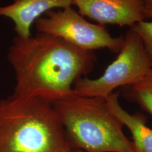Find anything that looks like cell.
Returning a JSON list of instances; mask_svg holds the SVG:
<instances>
[{
  "mask_svg": "<svg viewBox=\"0 0 152 152\" xmlns=\"http://www.w3.org/2000/svg\"><path fill=\"white\" fill-rule=\"evenodd\" d=\"M14 71L13 95L52 102L74 92L73 86L94 68L96 57L59 38L39 33L16 36L7 52Z\"/></svg>",
  "mask_w": 152,
  "mask_h": 152,
  "instance_id": "obj_1",
  "label": "cell"
},
{
  "mask_svg": "<svg viewBox=\"0 0 152 152\" xmlns=\"http://www.w3.org/2000/svg\"><path fill=\"white\" fill-rule=\"evenodd\" d=\"M0 152H73L52 102L0 99Z\"/></svg>",
  "mask_w": 152,
  "mask_h": 152,
  "instance_id": "obj_2",
  "label": "cell"
},
{
  "mask_svg": "<svg viewBox=\"0 0 152 152\" xmlns=\"http://www.w3.org/2000/svg\"><path fill=\"white\" fill-rule=\"evenodd\" d=\"M68 144L85 152H134L123 125L112 114L104 99L75 92L52 102Z\"/></svg>",
  "mask_w": 152,
  "mask_h": 152,
  "instance_id": "obj_3",
  "label": "cell"
},
{
  "mask_svg": "<svg viewBox=\"0 0 152 152\" xmlns=\"http://www.w3.org/2000/svg\"><path fill=\"white\" fill-rule=\"evenodd\" d=\"M152 66L140 37L132 29L127 32L117 58L96 79L81 78L75 83L76 94L105 99L120 87H128L140 80Z\"/></svg>",
  "mask_w": 152,
  "mask_h": 152,
  "instance_id": "obj_4",
  "label": "cell"
},
{
  "mask_svg": "<svg viewBox=\"0 0 152 152\" xmlns=\"http://www.w3.org/2000/svg\"><path fill=\"white\" fill-rule=\"evenodd\" d=\"M39 33L59 38L86 52L107 49L118 53L123 37H114L104 26L87 21L71 7L47 12L35 22Z\"/></svg>",
  "mask_w": 152,
  "mask_h": 152,
  "instance_id": "obj_5",
  "label": "cell"
},
{
  "mask_svg": "<svg viewBox=\"0 0 152 152\" xmlns=\"http://www.w3.org/2000/svg\"><path fill=\"white\" fill-rule=\"evenodd\" d=\"M79 14L98 24L132 27L144 20L142 0H73Z\"/></svg>",
  "mask_w": 152,
  "mask_h": 152,
  "instance_id": "obj_6",
  "label": "cell"
},
{
  "mask_svg": "<svg viewBox=\"0 0 152 152\" xmlns=\"http://www.w3.org/2000/svg\"><path fill=\"white\" fill-rule=\"evenodd\" d=\"M73 0H13L12 3L0 6V17L12 20L16 36H31V28L38 18L47 12L71 7Z\"/></svg>",
  "mask_w": 152,
  "mask_h": 152,
  "instance_id": "obj_7",
  "label": "cell"
},
{
  "mask_svg": "<svg viewBox=\"0 0 152 152\" xmlns=\"http://www.w3.org/2000/svg\"><path fill=\"white\" fill-rule=\"evenodd\" d=\"M118 92H113L105 99L110 112L130 131L134 152H152V128L147 118L140 113L130 114L119 102Z\"/></svg>",
  "mask_w": 152,
  "mask_h": 152,
  "instance_id": "obj_8",
  "label": "cell"
},
{
  "mask_svg": "<svg viewBox=\"0 0 152 152\" xmlns=\"http://www.w3.org/2000/svg\"><path fill=\"white\" fill-rule=\"evenodd\" d=\"M124 96L152 115V66L140 80L127 87Z\"/></svg>",
  "mask_w": 152,
  "mask_h": 152,
  "instance_id": "obj_9",
  "label": "cell"
},
{
  "mask_svg": "<svg viewBox=\"0 0 152 152\" xmlns=\"http://www.w3.org/2000/svg\"><path fill=\"white\" fill-rule=\"evenodd\" d=\"M144 20L131 27L143 43L152 60V0H142Z\"/></svg>",
  "mask_w": 152,
  "mask_h": 152,
  "instance_id": "obj_10",
  "label": "cell"
},
{
  "mask_svg": "<svg viewBox=\"0 0 152 152\" xmlns=\"http://www.w3.org/2000/svg\"><path fill=\"white\" fill-rule=\"evenodd\" d=\"M73 152H85V151H82V150H73Z\"/></svg>",
  "mask_w": 152,
  "mask_h": 152,
  "instance_id": "obj_11",
  "label": "cell"
}]
</instances>
